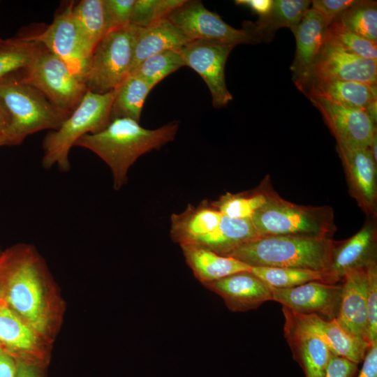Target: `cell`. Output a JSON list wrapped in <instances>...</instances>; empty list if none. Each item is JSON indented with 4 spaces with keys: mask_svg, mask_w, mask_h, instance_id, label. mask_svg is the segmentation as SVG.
<instances>
[{
    "mask_svg": "<svg viewBox=\"0 0 377 377\" xmlns=\"http://www.w3.org/2000/svg\"><path fill=\"white\" fill-rule=\"evenodd\" d=\"M178 128L177 121L156 129H147L133 119L117 118L101 131L82 136L75 146L99 156L111 170L113 188L119 190L127 182L128 170L136 160L173 140Z\"/></svg>",
    "mask_w": 377,
    "mask_h": 377,
    "instance_id": "cell-1",
    "label": "cell"
},
{
    "mask_svg": "<svg viewBox=\"0 0 377 377\" xmlns=\"http://www.w3.org/2000/svg\"><path fill=\"white\" fill-rule=\"evenodd\" d=\"M43 273L40 260L29 246H14L0 256V298L37 334L44 333L49 324Z\"/></svg>",
    "mask_w": 377,
    "mask_h": 377,
    "instance_id": "cell-2",
    "label": "cell"
},
{
    "mask_svg": "<svg viewBox=\"0 0 377 377\" xmlns=\"http://www.w3.org/2000/svg\"><path fill=\"white\" fill-rule=\"evenodd\" d=\"M334 241L330 238L302 236H262L245 242L226 256L250 267L309 269L320 272L339 283L332 270Z\"/></svg>",
    "mask_w": 377,
    "mask_h": 377,
    "instance_id": "cell-3",
    "label": "cell"
},
{
    "mask_svg": "<svg viewBox=\"0 0 377 377\" xmlns=\"http://www.w3.org/2000/svg\"><path fill=\"white\" fill-rule=\"evenodd\" d=\"M170 235L180 246L197 245L221 256L259 237L251 219L224 216L207 201L196 207L189 205L183 212L173 214Z\"/></svg>",
    "mask_w": 377,
    "mask_h": 377,
    "instance_id": "cell-4",
    "label": "cell"
},
{
    "mask_svg": "<svg viewBox=\"0 0 377 377\" xmlns=\"http://www.w3.org/2000/svg\"><path fill=\"white\" fill-rule=\"evenodd\" d=\"M265 193V204L251 218L260 237L291 235L332 239L336 226L331 207L297 205L276 193Z\"/></svg>",
    "mask_w": 377,
    "mask_h": 377,
    "instance_id": "cell-5",
    "label": "cell"
},
{
    "mask_svg": "<svg viewBox=\"0 0 377 377\" xmlns=\"http://www.w3.org/2000/svg\"><path fill=\"white\" fill-rule=\"evenodd\" d=\"M115 90L105 94L87 91L83 98L58 129L49 131L43 140L42 165H57L62 172L71 168L69 153L86 134L101 131L110 122V108Z\"/></svg>",
    "mask_w": 377,
    "mask_h": 377,
    "instance_id": "cell-6",
    "label": "cell"
},
{
    "mask_svg": "<svg viewBox=\"0 0 377 377\" xmlns=\"http://www.w3.org/2000/svg\"><path fill=\"white\" fill-rule=\"evenodd\" d=\"M0 97L10 117L3 132L7 145H20L28 135L42 130H57L68 117L19 77L0 82Z\"/></svg>",
    "mask_w": 377,
    "mask_h": 377,
    "instance_id": "cell-7",
    "label": "cell"
},
{
    "mask_svg": "<svg viewBox=\"0 0 377 377\" xmlns=\"http://www.w3.org/2000/svg\"><path fill=\"white\" fill-rule=\"evenodd\" d=\"M137 27L133 25L108 31L94 49L84 75L87 91L105 94L117 89L131 74Z\"/></svg>",
    "mask_w": 377,
    "mask_h": 377,
    "instance_id": "cell-8",
    "label": "cell"
},
{
    "mask_svg": "<svg viewBox=\"0 0 377 377\" xmlns=\"http://www.w3.org/2000/svg\"><path fill=\"white\" fill-rule=\"evenodd\" d=\"M19 78L38 89L68 116L87 91L84 82L61 59L44 47Z\"/></svg>",
    "mask_w": 377,
    "mask_h": 377,
    "instance_id": "cell-9",
    "label": "cell"
},
{
    "mask_svg": "<svg viewBox=\"0 0 377 377\" xmlns=\"http://www.w3.org/2000/svg\"><path fill=\"white\" fill-rule=\"evenodd\" d=\"M73 2L55 15L41 32L24 36L43 45L61 59L82 82L90 55L87 53L73 13Z\"/></svg>",
    "mask_w": 377,
    "mask_h": 377,
    "instance_id": "cell-10",
    "label": "cell"
},
{
    "mask_svg": "<svg viewBox=\"0 0 377 377\" xmlns=\"http://www.w3.org/2000/svg\"><path fill=\"white\" fill-rule=\"evenodd\" d=\"M191 40H207L236 46L255 43L244 29H235L207 10L200 1H186L167 17Z\"/></svg>",
    "mask_w": 377,
    "mask_h": 377,
    "instance_id": "cell-11",
    "label": "cell"
},
{
    "mask_svg": "<svg viewBox=\"0 0 377 377\" xmlns=\"http://www.w3.org/2000/svg\"><path fill=\"white\" fill-rule=\"evenodd\" d=\"M235 45L213 41L194 40L181 50L184 66L195 71L208 87L215 108L232 100L225 80V66Z\"/></svg>",
    "mask_w": 377,
    "mask_h": 377,
    "instance_id": "cell-12",
    "label": "cell"
},
{
    "mask_svg": "<svg viewBox=\"0 0 377 377\" xmlns=\"http://www.w3.org/2000/svg\"><path fill=\"white\" fill-rule=\"evenodd\" d=\"M377 83V61L352 54L325 38L322 48L306 77Z\"/></svg>",
    "mask_w": 377,
    "mask_h": 377,
    "instance_id": "cell-13",
    "label": "cell"
},
{
    "mask_svg": "<svg viewBox=\"0 0 377 377\" xmlns=\"http://www.w3.org/2000/svg\"><path fill=\"white\" fill-rule=\"evenodd\" d=\"M341 293V283L310 281L290 288H274L272 300L290 311L315 315L325 320L337 317Z\"/></svg>",
    "mask_w": 377,
    "mask_h": 377,
    "instance_id": "cell-14",
    "label": "cell"
},
{
    "mask_svg": "<svg viewBox=\"0 0 377 377\" xmlns=\"http://www.w3.org/2000/svg\"><path fill=\"white\" fill-rule=\"evenodd\" d=\"M307 98L320 112L338 144L355 148L369 147L377 131L366 112L332 103L318 96Z\"/></svg>",
    "mask_w": 377,
    "mask_h": 377,
    "instance_id": "cell-15",
    "label": "cell"
},
{
    "mask_svg": "<svg viewBox=\"0 0 377 377\" xmlns=\"http://www.w3.org/2000/svg\"><path fill=\"white\" fill-rule=\"evenodd\" d=\"M337 149L344 167L351 195L367 214L376 217L377 162L369 147H348L337 143Z\"/></svg>",
    "mask_w": 377,
    "mask_h": 377,
    "instance_id": "cell-16",
    "label": "cell"
},
{
    "mask_svg": "<svg viewBox=\"0 0 377 377\" xmlns=\"http://www.w3.org/2000/svg\"><path fill=\"white\" fill-rule=\"evenodd\" d=\"M202 284L219 295L228 309L233 312L256 309L273 298V288L250 271L237 272Z\"/></svg>",
    "mask_w": 377,
    "mask_h": 377,
    "instance_id": "cell-17",
    "label": "cell"
},
{
    "mask_svg": "<svg viewBox=\"0 0 377 377\" xmlns=\"http://www.w3.org/2000/svg\"><path fill=\"white\" fill-rule=\"evenodd\" d=\"M340 282L341 293L336 318L348 332L369 343L367 267L347 271Z\"/></svg>",
    "mask_w": 377,
    "mask_h": 377,
    "instance_id": "cell-18",
    "label": "cell"
},
{
    "mask_svg": "<svg viewBox=\"0 0 377 377\" xmlns=\"http://www.w3.org/2000/svg\"><path fill=\"white\" fill-rule=\"evenodd\" d=\"M282 310L285 318L284 337L294 360L305 377H325L333 354L318 337L299 325L287 308L283 306Z\"/></svg>",
    "mask_w": 377,
    "mask_h": 377,
    "instance_id": "cell-19",
    "label": "cell"
},
{
    "mask_svg": "<svg viewBox=\"0 0 377 377\" xmlns=\"http://www.w3.org/2000/svg\"><path fill=\"white\" fill-rule=\"evenodd\" d=\"M288 311L299 325L318 337L333 355L357 364L363 362L369 344L348 332L336 318L327 320L315 315L298 314Z\"/></svg>",
    "mask_w": 377,
    "mask_h": 377,
    "instance_id": "cell-20",
    "label": "cell"
},
{
    "mask_svg": "<svg viewBox=\"0 0 377 377\" xmlns=\"http://www.w3.org/2000/svg\"><path fill=\"white\" fill-rule=\"evenodd\" d=\"M374 219L365 222L353 236L342 242H335L332 252V270L340 282L350 269L364 268L377 262V233Z\"/></svg>",
    "mask_w": 377,
    "mask_h": 377,
    "instance_id": "cell-21",
    "label": "cell"
},
{
    "mask_svg": "<svg viewBox=\"0 0 377 377\" xmlns=\"http://www.w3.org/2000/svg\"><path fill=\"white\" fill-rule=\"evenodd\" d=\"M297 87L306 97L321 96L332 103L350 109L367 112L377 103L376 84L337 80H310Z\"/></svg>",
    "mask_w": 377,
    "mask_h": 377,
    "instance_id": "cell-22",
    "label": "cell"
},
{
    "mask_svg": "<svg viewBox=\"0 0 377 377\" xmlns=\"http://www.w3.org/2000/svg\"><path fill=\"white\" fill-rule=\"evenodd\" d=\"M329 24L313 8H309L291 31L296 40V51L290 66L296 84L308 75L324 43Z\"/></svg>",
    "mask_w": 377,
    "mask_h": 377,
    "instance_id": "cell-23",
    "label": "cell"
},
{
    "mask_svg": "<svg viewBox=\"0 0 377 377\" xmlns=\"http://www.w3.org/2000/svg\"><path fill=\"white\" fill-rule=\"evenodd\" d=\"M190 42L184 32L168 18L147 27H137L131 74L148 57L166 50H181Z\"/></svg>",
    "mask_w": 377,
    "mask_h": 377,
    "instance_id": "cell-24",
    "label": "cell"
},
{
    "mask_svg": "<svg viewBox=\"0 0 377 377\" xmlns=\"http://www.w3.org/2000/svg\"><path fill=\"white\" fill-rule=\"evenodd\" d=\"M311 1L274 0L269 12L256 22H245L244 29L254 43L271 42L275 32L283 27L290 30L301 21L309 9Z\"/></svg>",
    "mask_w": 377,
    "mask_h": 377,
    "instance_id": "cell-25",
    "label": "cell"
},
{
    "mask_svg": "<svg viewBox=\"0 0 377 377\" xmlns=\"http://www.w3.org/2000/svg\"><path fill=\"white\" fill-rule=\"evenodd\" d=\"M180 246L187 264L202 283L219 280L237 272L250 271L251 268L232 257L219 255L200 246L184 244Z\"/></svg>",
    "mask_w": 377,
    "mask_h": 377,
    "instance_id": "cell-26",
    "label": "cell"
},
{
    "mask_svg": "<svg viewBox=\"0 0 377 377\" xmlns=\"http://www.w3.org/2000/svg\"><path fill=\"white\" fill-rule=\"evenodd\" d=\"M43 46L24 36L0 40V82L20 77Z\"/></svg>",
    "mask_w": 377,
    "mask_h": 377,
    "instance_id": "cell-27",
    "label": "cell"
},
{
    "mask_svg": "<svg viewBox=\"0 0 377 377\" xmlns=\"http://www.w3.org/2000/svg\"><path fill=\"white\" fill-rule=\"evenodd\" d=\"M38 334L0 298V343L17 352L38 351Z\"/></svg>",
    "mask_w": 377,
    "mask_h": 377,
    "instance_id": "cell-28",
    "label": "cell"
},
{
    "mask_svg": "<svg viewBox=\"0 0 377 377\" xmlns=\"http://www.w3.org/2000/svg\"><path fill=\"white\" fill-rule=\"evenodd\" d=\"M152 88L142 77L129 75L115 89L110 119L128 118L140 121L146 98Z\"/></svg>",
    "mask_w": 377,
    "mask_h": 377,
    "instance_id": "cell-29",
    "label": "cell"
},
{
    "mask_svg": "<svg viewBox=\"0 0 377 377\" xmlns=\"http://www.w3.org/2000/svg\"><path fill=\"white\" fill-rule=\"evenodd\" d=\"M73 13L87 53L91 56L108 32L103 0H82L73 6Z\"/></svg>",
    "mask_w": 377,
    "mask_h": 377,
    "instance_id": "cell-30",
    "label": "cell"
},
{
    "mask_svg": "<svg viewBox=\"0 0 377 377\" xmlns=\"http://www.w3.org/2000/svg\"><path fill=\"white\" fill-rule=\"evenodd\" d=\"M250 272L274 288H290L316 281L334 283L327 274L309 269L251 267Z\"/></svg>",
    "mask_w": 377,
    "mask_h": 377,
    "instance_id": "cell-31",
    "label": "cell"
},
{
    "mask_svg": "<svg viewBox=\"0 0 377 377\" xmlns=\"http://www.w3.org/2000/svg\"><path fill=\"white\" fill-rule=\"evenodd\" d=\"M333 21L348 31L377 43V3L355 0V3Z\"/></svg>",
    "mask_w": 377,
    "mask_h": 377,
    "instance_id": "cell-32",
    "label": "cell"
},
{
    "mask_svg": "<svg viewBox=\"0 0 377 377\" xmlns=\"http://www.w3.org/2000/svg\"><path fill=\"white\" fill-rule=\"evenodd\" d=\"M184 66L180 50H170L148 57L131 74L144 79L153 89L165 77Z\"/></svg>",
    "mask_w": 377,
    "mask_h": 377,
    "instance_id": "cell-33",
    "label": "cell"
},
{
    "mask_svg": "<svg viewBox=\"0 0 377 377\" xmlns=\"http://www.w3.org/2000/svg\"><path fill=\"white\" fill-rule=\"evenodd\" d=\"M325 39L352 54L377 61V43L348 31L334 21L328 25Z\"/></svg>",
    "mask_w": 377,
    "mask_h": 377,
    "instance_id": "cell-34",
    "label": "cell"
},
{
    "mask_svg": "<svg viewBox=\"0 0 377 377\" xmlns=\"http://www.w3.org/2000/svg\"><path fill=\"white\" fill-rule=\"evenodd\" d=\"M186 0H135L130 24L147 27L161 20L167 18Z\"/></svg>",
    "mask_w": 377,
    "mask_h": 377,
    "instance_id": "cell-35",
    "label": "cell"
},
{
    "mask_svg": "<svg viewBox=\"0 0 377 377\" xmlns=\"http://www.w3.org/2000/svg\"><path fill=\"white\" fill-rule=\"evenodd\" d=\"M265 201V192L252 194L227 193L213 202V205L224 216L233 219H251Z\"/></svg>",
    "mask_w": 377,
    "mask_h": 377,
    "instance_id": "cell-36",
    "label": "cell"
},
{
    "mask_svg": "<svg viewBox=\"0 0 377 377\" xmlns=\"http://www.w3.org/2000/svg\"><path fill=\"white\" fill-rule=\"evenodd\" d=\"M367 310L369 343L377 341V262L367 267Z\"/></svg>",
    "mask_w": 377,
    "mask_h": 377,
    "instance_id": "cell-37",
    "label": "cell"
},
{
    "mask_svg": "<svg viewBox=\"0 0 377 377\" xmlns=\"http://www.w3.org/2000/svg\"><path fill=\"white\" fill-rule=\"evenodd\" d=\"M135 0H103L108 31L130 24Z\"/></svg>",
    "mask_w": 377,
    "mask_h": 377,
    "instance_id": "cell-38",
    "label": "cell"
},
{
    "mask_svg": "<svg viewBox=\"0 0 377 377\" xmlns=\"http://www.w3.org/2000/svg\"><path fill=\"white\" fill-rule=\"evenodd\" d=\"M355 1V0H313L311 3V8L320 13L330 24Z\"/></svg>",
    "mask_w": 377,
    "mask_h": 377,
    "instance_id": "cell-39",
    "label": "cell"
},
{
    "mask_svg": "<svg viewBox=\"0 0 377 377\" xmlns=\"http://www.w3.org/2000/svg\"><path fill=\"white\" fill-rule=\"evenodd\" d=\"M358 364L333 355L327 365L325 377H355Z\"/></svg>",
    "mask_w": 377,
    "mask_h": 377,
    "instance_id": "cell-40",
    "label": "cell"
},
{
    "mask_svg": "<svg viewBox=\"0 0 377 377\" xmlns=\"http://www.w3.org/2000/svg\"><path fill=\"white\" fill-rule=\"evenodd\" d=\"M357 377H377V341L370 345Z\"/></svg>",
    "mask_w": 377,
    "mask_h": 377,
    "instance_id": "cell-41",
    "label": "cell"
},
{
    "mask_svg": "<svg viewBox=\"0 0 377 377\" xmlns=\"http://www.w3.org/2000/svg\"><path fill=\"white\" fill-rule=\"evenodd\" d=\"M235 3L247 7L260 17L269 12L273 5V0H235Z\"/></svg>",
    "mask_w": 377,
    "mask_h": 377,
    "instance_id": "cell-42",
    "label": "cell"
},
{
    "mask_svg": "<svg viewBox=\"0 0 377 377\" xmlns=\"http://www.w3.org/2000/svg\"><path fill=\"white\" fill-rule=\"evenodd\" d=\"M17 362L3 350L0 351V377H15Z\"/></svg>",
    "mask_w": 377,
    "mask_h": 377,
    "instance_id": "cell-43",
    "label": "cell"
},
{
    "mask_svg": "<svg viewBox=\"0 0 377 377\" xmlns=\"http://www.w3.org/2000/svg\"><path fill=\"white\" fill-rule=\"evenodd\" d=\"M15 377H38V374L36 367L32 364L18 361Z\"/></svg>",
    "mask_w": 377,
    "mask_h": 377,
    "instance_id": "cell-44",
    "label": "cell"
},
{
    "mask_svg": "<svg viewBox=\"0 0 377 377\" xmlns=\"http://www.w3.org/2000/svg\"><path fill=\"white\" fill-rule=\"evenodd\" d=\"M10 122V114L0 97V131L3 132Z\"/></svg>",
    "mask_w": 377,
    "mask_h": 377,
    "instance_id": "cell-45",
    "label": "cell"
},
{
    "mask_svg": "<svg viewBox=\"0 0 377 377\" xmlns=\"http://www.w3.org/2000/svg\"><path fill=\"white\" fill-rule=\"evenodd\" d=\"M369 149L371 151V154L376 162H377V131L374 133L373 138L369 145Z\"/></svg>",
    "mask_w": 377,
    "mask_h": 377,
    "instance_id": "cell-46",
    "label": "cell"
},
{
    "mask_svg": "<svg viewBox=\"0 0 377 377\" xmlns=\"http://www.w3.org/2000/svg\"><path fill=\"white\" fill-rule=\"evenodd\" d=\"M7 145L6 137L2 131H0V147Z\"/></svg>",
    "mask_w": 377,
    "mask_h": 377,
    "instance_id": "cell-47",
    "label": "cell"
},
{
    "mask_svg": "<svg viewBox=\"0 0 377 377\" xmlns=\"http://www.w3.org/2000/svg\"><path fill=\"white\" fill-rule=\"evenodd\" d=\"M1 350H2V348H1V343H0V351H1Z\"/></svg>",
    "mask_w": 377,
    "mask_h": 377,
    "instance_id": "cell-48",
    "label": "cell"
},
{
    "mask_svg": "<svg viewBox=\"0 0 377 377\" xmlns=\"http://www.w3.org/2000/svg\"><path fill=\"white\" fill-rule=\"evenodd\" d=\"M1 38H0V40H1Z\"/></svg>",
    "mask_w": 377,
    "mask_h": 377,
    "instance_id": "cell-49",
    "label": "cell"
}]
</instances>
